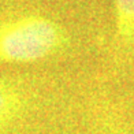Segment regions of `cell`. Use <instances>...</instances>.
<instances>
[{
	"instance_id": "cell-3",
	"label": "cell",
	"mask_w": 134,
	"mask_h": 134,
	"mask_svg": "<svg viewBox=\"0 0 134 134\" xmlns=\"http://www.w3.org/2000/svg\"><path fill=\"white\" fill-rule=\"evenodd\" d=\"M116 37L123 44H134V0H114Z\"/></svg>"
},
{
	"instance_id": "cell-2",
	"label": "cell",
	"mask_w": 134,
	"mask_h": 134,
	"mask_svg": "<svg viewBox=\"0 0 134 134\" xmlns=\"http://www.w3.org/2000/svg\"><path fill=\"white\" fill-rule=\"evenodd\" d=\"M25 105L21 88L13 81L0 80V131L19 116Z\"/></svg>"
},
{
	"instance_id": "cell-1",
	"label": "cell",
	"mask_w": 134,
	"mask_h": 134,
	"mask_svg": "<svg viewBox=\"0 0 134 134\" xmlns=\"http://www.w3.org/2000/svg\"><path fill=\"white\" fill-rule=\"evenodd\" d=\"M66 29L53 18L27 13L0 19V63H34L63 51Z\"/></svg>"
}]
</instances>
